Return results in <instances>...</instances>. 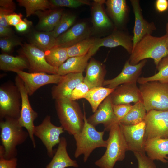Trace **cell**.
Here are the masks:
<instances>
[{"instance_id":"obj_3","label":"cell","mask_w":168,"mask_h":168,"mask_svg":"<svg viewBox=\"0 0 168 168\" xmlns=\"http://www.w3.org/2000/svg\"><path fill=\"white\" fill-rule=\"evenodd\" d=\"M83 108L84 122L83 128L79 133L73 136L76 145L74 156L75 158H77L83 155V161L86 162L94 149L100 147L106 148L107 141L103 139L105 131H97L95 127L88 122L84 103Z\"/></svg>"},{"instance_id":"obj_24","label":"cell","mask_w":168,"mask_h":168,"mask_svg":"<svg viewBox=\"0 0 168 168\" xmlns=\"http://www.w3.org/2000/svg\"><path fill=\"white\" fill-rule=\"evenodd\" d=\"M63 13L62 9L56 8L35 12V14L39 18L37 29L41 31H52L58 23Z\"/></svg>"},{"instance_id":"obj_19","label":"cell","mask_w":168,"mask_h":168,"mask_svg":"<svg viewBox=\"0 0 168 168\" xmlns=\"http://www.w3.org/2000/svg\"><path fill=\"white\" fill-rule=\"evenodd\" d=\"M91 31L84 22L77 24L56 38V46L71 47L89 38Z\"/></svg>"},{"instance_id":"obj_34","label":"cell","mask_w":168,"mask_h":168,"mask_svg":"<svg viewBox=\"0 0 168 168\" xmlns=\"http://www.w3.org/2000/svg\"><path fill=\"white\" fill-rule=\"evenodd\" d=\"M19 5L25 7L26 17L39 11H44L52 8L49 1L47 0H18Z\"/></svg>"},{"instance_id":"obj_28","label":"cell","mask_w":168,"mask_h":168,"mask_svg":"<svg viewBox=\"0 0 168 168\" xmlns=\"http://www.w3.org/2000/svg\"><path fill=\"white\" fill-rule=\"evenodd\" d=\"M30 44L44 52L56 46V38L50 32L36 31L30 37Z\"/></svg>"},{"instance_id":"obj_45","label":"cell","mask_w":168,"mask_h":168,"mask_svg":"<svg viewBox=\"0 0 168 168\" xmlns=\"http://www.w3.org/2000/svg\"><path fill=\"white\" fill-rule=\"evenodd\" d=\"M32 24V22L25 19L22 21L15 27L16 29L18 32H23L26 31L30 25Z\"/></svg>"},{"instance_id":"obj_46","label":"cell","mask_w":168,"mask_h":168,"mask_svg":"<svg viewBox=\"0 0 168 168\" xmlns=\"http://www.w3.org/2000/svg\"><path fill=\"white\" fill-rule=\"evenodd\" d=\"M156 7L159 12H162L166 11L168 8L167 0H157L155 3Z\"/></svg>"},{"instance_id":"obj_20","label":"cell","mask_w":168,"mask_h":168,"mask_svg":"<svg viewBox=\"0 0 168 168\" xmlns=\"http://www.w3.org/2000/svg\"><path fill=\"white\" fill-rule=\"evenodd\" d=\"M84 79L82 72L70 73L64 75L61 81L52 88L53 98L55 100L70 99L72 91L79 84L83 82Z\"/></svg>"},{"instance_id":"obj_30","label":"cell","mask_w":168,"mask_h":168,"mask_svg":"<svg viewBox=\"0 0 168 168\" xmlns=\"http://www.w3.org/2000/svg\"><path fill=\"white\" fill-rule=\"evenodd\" d=\"M105 3L110 16L117 24L124 21L127 10L126 2L125 0H108Z\"/></svg>"},{"instance_id":"obj_49","label":"cell","mask_w":168,"mask_h":168,"mask_svg":"<svg viewBox=\"0 0 168 168\" xmlns=\"http://www.w3.org/2000/svg\"><path fill=\"white\" fill-rule=\"evenodd\" d=\"M166 32L167 34H168V22L166 26Z\"/></svg>"},{"instance_id":"obj_33","label":"cell","mask_w":168,"mask_h":168,"mask_svg":"<svg viewBox=\"0 0 168 168\" xmlns=\"http://www.w3.org/2000/svg\"><path fill=\"white\" fill-rule=\"evenodd\" d=\"M46 60L51 65L58 68L69 58L66 48L55 46L45 52Z\"/></svg>"},{"instance_id":"obj_50","label":"cell","mask_w":168,"mask_h":168,"mask_svg":"<svg viewBox=\"0 0 168 168\" xmlns=\"http://www.w3.org/2000/svg\"><path fill=\"white\" fill-rule=\"evenodd\" d=\"M166 46L167 49L168 50V36L167 38V40H166Z\"/></svg>"},{"instance_id":"obj_22","label":"cell","mask_w":168,"mask_h":168,"mask_svg":"<svg viewBox=\"0 0 168 168\" xmlns=\"http://www.w3.org/2000/svg\"><path fill=\"white\" fill-rule=\"evenodd\" d=\"M106 71L104 66L99 61L91 59L86 68L83 82L89 88L103 86Z\"/></svg>"},{"instance_id":"obj_43","label":"cell","mask_w":168,"mask_h":168,"mask_svg":"<svg viewBox=\"0 0 168 168\" xmlns=\"http://www.w3.org/2000/svg\"><path fill=\"white\" fill-rule=\"evenodd\" d=\"M14 12L9 9L2 7H0V26L5 27H9L7 20V16Z\"/></svg>"},{"instance_id":"obj_16","label":"cell","mask_w":168,"mask_h":168,"mask_svg":"<svg viewBox=\"0 0 168 168\" xmlns=\"http://www.w3.org/2000/svg\"><path fill=\"white\" fill-rule=\"evenodd\" d=\"M87 120L89 123L94 127L102 124L105 127V130L109 131L113 125L119 123L114 113L113 104L110 95L104 100L94 114Z\"/></svg>"},{"instance_id":"obj_21","label":"cell","mask_w":168,"mask_h":168,"mask_svg":"<svg viewBox=\"0 0 168 168\" xmlns=\"http://www.w3.org/2000/svg\"><path fill=\"white\" fill-rule=\"evenodd\" d=\"M144 150L147 156L154 161L168 162V138H155L145 140Z\"/></svg>"},{"instance_id":"obj_1","label":"cell","mask_w":168,"mask_h":168,"mask_svg":"<svg viewBox=\"0 0 168 168\" xmlns=\"http://www.w3.org/2000/svg\"><path fill=\"white\" fill-rule=\"evenodd\" d=\"M168 36L167 34L160 37L145 36L133 49L129 59L130 64L136 65L150 58L154 60L156 66L162 58L168 55L166 44Z\"/></svg>"},{"instance_id":"obj_4","label":"cell","mask_w":168,"mask_h":168,"mask_svg":"<svg viewBox=\"0 0 168 168\" xmlns=\"http://www.w3.org/2000/svg\"><path fill=\"white\" fill-rule=\"evenodd\" d=\"M55 108L61 124L64 131L73 136L82 130L84 114L78 104L68 98L55 100Z\"/></svg>"},{"instance_id":"obj_23","label":"cell","mask_w":168,"mask_h":168,"mask_svg":"<svg viewBox=\"0 0 168 168\" xmlns=\"http://www.w3.org/2000/svg\"><path fill=\"white\" fill-rule=\"evenodd\" d=\"M56 152L46 168H77L79 165L77 161L72 159L68 155L67 149V142L63 137L61 138Z\"/></svg>"},{"instance_id":"obj_37","label":"cell","mask_w":168,"mask_h":168,"mask_svg":"<svg viewBox=\"0 0 168 168\" xmlns=\"http://www.w3.org/2000/svg\"><path fill=\"white\" fill-rule=\"evenodd\" d=\"M49 1L53 8L60 7L76 8L83 5L91 4L89 1L83 0H51Z\"/></svg>"},{"instance_id":"obj_35","label":"cell","mask_w":168,"mask_h":168,"mask_svg":"<svg viewBox=\"0 0 168 168\" xmlns=\"http://www.w3.org/2000/svg\"><path fill=\"white\" fill-rule=\"evenodd\" d=\"M95 40V38H88L66 48L69 57H80L86 54L93 45Z\"/></svg>"},{"instance_id":"obj_7","label":"cell","mask_w":168,"mask_h":168,"mask_svg":"<svg viewBox=\"0 0 168 168\" xmlns=\"http://www.w3.org/2000/svg\"><path fill=\"white\" fill-rule=\"evenodd\" d=\"M21 100L20 92L16 86L4 84L0 88V119L9 117L18 119Z\"/></svg>"},{"instance_id":"obj_26","label":"cell","mask_w":168,"mask_h":168,"mask_svg":"<svg viewBox=\"0 0 168 168\" xmlns=\"http://www.w3.org/2000/svg\"><path fill=\"white\" fill-rule=\"evenodd\" d=\"M30 65L26 58L23 55L13 56L6 54L0 55V69L4 71L15 72L29 69Z\"/></svg>"},{"instance_id":"obj_14","label":"cell","mask_w":168,"mask_h":168,"mask_svg":"<svg viewBox=\"0 0 168 168\" xmlns=\"http://www.w3.org/2000/svg\"><path fill=\"white\" fill-rule=\"evenodd\" d=\"M146 62V59H145L137 64L132 65L130 63L129 60H128L121 72L114 78L105 80L103 86L107 88L115 89L122 84L137 83Z\"/></svg>"},{"instance_id":"obj_25","label":"cell","mask_w":168,"mask_h":168,"mask_svg":"<svg viewBox=\"0 0 168 168\" xmlns=\"http://www.w3.org/2000/svg\"><path fill=\"white\" fill-rule=\"evenodd\" d=\"M91 57L88 53L83 56L69 58L58 68L57 74L64 76L70 73L83 72Z\"/></svg>"},{"instance_id":"obj_47","label":"cell","mask_w":168,"mask_h":168,"mask_svg":"<svg viewBox=\"0 0 168 168\" xmlns=\"http://www.w3.org/2000/svg\"><path fill=\"white\" fill-rule=\"evenodd\" d=\"M0 7L13 11L16 9V5L12 0H0Z\"/></svg>"},{"instance_id":"obj_15","label":"cell","mask_w":168,"mask_h":168,"mask_svg":"<svg viewBox=\"0 0 168 168\" xmlns=\"http://www.w3.org/2000/svg\"><path fill=\"white\" fill-rule=\"evenodd\" d=\"M118 46H122L131 54L133 49L132 38L124 32L115 31L103 38H95L94 43L88 53L91 56L101 47L113 48Z\"/></svg>"},{"instance_id":"obj_36","label":"cell","mask_w":168,"mask_h":168,"mask_svg":"<svg viewBox=\"0 0 168 168\" xmlns=\"http://www.w3.org/2000/svg\"><path fill=\"white\" fill-rule=\"evenodd\" d=\"M73 15L63 13L61 18L56 27L50 32L55 38L65 32L73 25L76 20Z\"/></svg>"},{"instance_id":"obj_38","label":"cell","mask_w":168,"mask_h":168,"mask_svg":"<svg viewBox=\"0 0 168 168\" xmlns=\"http://www.w3.org/2000/svg\"><path fill=\"white\" fill-rule=\"evenodd\" d=\"M133 153L138 161V168H157L154 161L147 156L145 152Z\"/></svg>"},{"instance_id":"obj_17","label":"cell","mask_w":168,"mask_h":168,"mask_svg":"<svg viewBox=\"0 0 168 168\" xmlns=\"http://www.w3.org/2000/svg\"><path fill=\"white\" fill-rule=\"evenodd\" d=\"M113 104H130L142 101V97L137 83L121 85L110 95Z\"/></svg>"},{"instance_id":"obj_41","label":"cell","mask_w":168,"mask_h":168,"mask_svg":"<svg viewBox=\"0 0 168 168\" xmlns=\"http://www.w3.org/2000/svg\"><path fill=\"white\" fill-rule=\"evenodd\" d=\"M132 105L130 104L113 105V110L117 120L119 122L130 110Z\"/></svg>"},{"instance_id":"obj_12","label":"cell","mask_w":168,"mask_h":168,"mask_svg":"<svg viewBox=\"0 0 168 168\" xmlns=\"http://www.w3.org/2000/svg\"><path fill=\"white\" fill-rule=\"evenodd\" d=\"M15 72L23 82L29 96L32 95L38 89L45 85L58 84L64 76L43 72H27L23 71Z\"/></svg>"},{"instance_id":"obj_18","label":"cell","mask_w":168,"mask_h":168,"mask_svg":"<svg viewBox=\"0 0 168 168\" xmlns=\"http://www.w3.org/2000/svg\"><path fill=\"white\" fill-rule=\"evenodd\" d=\"M130 1L135 16L133 36L132 38L133 49L144 37L151 35L153 31L156 29V27L153 23H149L143 18L139 1L138 0Z\"/></svg>"},{"instance_id":"obj_44","label":"cell","mask_w":168,"mask_h":168,"mask_svg":"<svg viewBox=\"0 0 168 168\" xmlns=\"http://www.w3.org/2000/svg\"><path fill=\"white\" fill-rule=\"evenodd\" d=\"M21 14L12 13L7 16V20L8 25L15 26L22 20Z\"/></svg>"},{"instance_id":"obj_8","label":"cell","mask_w":168,"mask_h":168,"mask_svg":"<svg viewBox=\"0 0 168 168\" xmlns=\"http://www.w3.org/2000/svg\"><path fill=\"white\" fill-rule=\"evenodd\" d=\"M15 84L20 93L21 106L20 116L18 119L20 125L27 131L33 147H36L34 134L35 125L34 122L38 116V113L32 108L28 98V94L23 82L17 75L15 79Z\"/></svg>"},{"instance_id":"obj_6","label":"cell","mask_w":168,"mask_h":168,"mask_svg":"<svg viewBox=\"0 0 168 168\" xmlns=\"http://www.w3.org/2000/svg\"><path fill=\"white\" fill-rule=\"evenodd\" d=\"M147 112L152 110H168V84L152 81L139 87Z\"/></svg>"},{"instance_id":"obj_13","label":"cell","mask_w":168,"mask_h":168,"mask_svg":"<svg viewBox=\"0 0 168 168\" xmlns=\"http://www.w3.org/2000/svg\"><path fill=\"white\" fill-rule=\"evenodd\" d=\"M128 151L145 152L144 150L146 125L144 121L136 124L124 125L119 123Z\"/></svg>"},{"instance_id":"obj_5","label":"cell","mask_w":168,"mask_h":168,"mask_svg":"<svg viewBox=\"0 0 168 168\" xmlns=\"http://www.w3.org/2000/svg\"><path fill=\"white\" fill-rule=\"evenodd\" d=\"M105 153L95 164L100 168H114L117 161L123 160L127 146L121 131L119 122L110 128Z\"/></svg>"},{"instance_id":"obj_31","label":"cell","mask_w":168,"mask_h":168,"mask_svg":"<svg viewBox=\"0 0 168 168\" xmlns=\"http://www.w3.org/2000/svg\"><path fill=\"white\" fill-rule=\"evenodd\" d=\"M147 113L142 102H138L132 106L130 110L119 123L124 125L137 124L144 121Z\"/></svg>"},{"instance_id":"obj_29","label":"cell","mask_w":168,"mask_h":168,"mask_svg":"<svg viewBox=\"0 0 168 168\" xmlns=\"http://www.w3.org/2000/svg\"><path fill=\"white\" fill-rule=\"evenodd\" d=\"M114 89L103 86L94 87L89 90L84 98L89 102L92 111L94 113L102 102Z\"/></svg>"},{"instance_id":"obj_32","label":"cell","mask_w":168,"mask_h":168,"mask_svg":"<svg viewBox=\"0 0 168 168\" xmlns=\"http://www.w3.org/2000/svg\"><path fill=\"white\" fill-rule=\"evenodd\" d=\"M158 72L148 77H139L137 81L140 84L152 81H158L168 84V55L162 58L156 66Z\"/></svg>"},{"instance_id":"obj_48","label":"cell","mask_w":168,"mask_h":168,"mask_svg":"<svg viewBox=\"0 0 168 168\" xmlns=\"http://www.w3.org/2000/svg\"><path fill=\"white\" fill-rule=\"evenodd\" d=\"M12 34V29L10 27L0 26V36L1 38L11 36Z\"/></svg>"},{"instance_id":"obj_9","label":"cell","mask_w":168,"mask_h":168,"mask_svg":"<svg viewBox=\"0 0 168 168\" xmlns=\"http://www.w3.org/2000/svg\"><path fill=\"white\" fill-rule=\"evenodd\" d=\"M64 131L61 126L54 125L51 121L50 116L47 115L40 124L35 126L34 134L44 145L48 156L52 158L54 155L53 148L59 143L60 135Z\"/></svg>"},{"instance_id":"obj_42","label":"cell","mask_w":168,"mask_h":168,"mask_svg":"<svg viewBox=\"0 0 168 168\" xmlns=\"http://www.w3.org/2000/svg\"><path fill=\"white\" fill-rule=\"evenodd\" d=\"M17 162L16 157L6 159L3 154H0V168H17Z\"/></svg>"},{"instance_id":"obj_27","label":"cell","mask_w":168,"mask_h":168,"mask_svg":"<svg viewBox=\"0 0 168 168\" xmlns=\"http://www.w3.org/2000/svg\"><path fill=\"white\" fill-rule=\"evenodd\" d=\"M105 1L94 0L92 4L91 16L94 27L97 29L109 28L112 23L105 12L103 5Z\"/></svg>"},{"instance_id":"obj_39","label":"cell","mask_w":168,"mask_h":168,"mask_svg":"<svg viewBox=\"0 0 168 168\" xmlns=\"http://www.w3.org/2000/svg\"><path fill=\"white\" fill-rule=\"evenodd\" d=\"M21 45L20 41L11 36L1 38L0 39V47L5 52H10L15 47Z\"/></svg>"},{"instance_id":"obj_10","label":"cell","mask_w":168,"mask_h":168,"mask_svg":"<svg viewBox=\"0 0 168 168\" xmlns=\"http://www.w3.org/2000/svg\"><path fill=\"white\" fill-rule=\"evenodd\" d=\"M144 121L145 140L155 138H168V110H151L147 112Z\"/></svg>"},{"instance_id":"obj_40","label":"cell","mask_w":168,"mask_h":168,"mask_svg":"<svg viewBox=\"0 0 168 168\" xmlns=\"http://www.w3.org/2000/svg\"><path fill=\"white\" fill-rule=\"evenodd\" d=\"M90 89L83 82L79 84L72 91L70 99L75 101L84 98Z\"/></svg>"},{"instance_id":"obj_2","label":"cell","mask_w":168,"mask_h":168,"mask_svg":"<svg viewBox=\"0 0 168 168\" xmlns=\"http://www.w3.org/2000/svg\"><path fill=\"white\" fill-rule=\"evenodd\" d=\"M0 137L5 150L4 157L10 159L17 155L16 147L23 143L29 136L19 124L18 119L7 117L0 120Z\"/></svg>"},{"instance_id":"obj_11","label":"cell","mask_w":168,"mask_h":168,"mask_svg":"<svg viewBox=\"0 0 168 168\" xmlns=\"http://www.w3.org/2000/svg\"><path fill=\"white\" fill-rule=\"evenodd\" d=\"M22 55L27 59L30 72H43L49 74H57L58 68L50 65L47 62L45 52L30 44L22 46Z\"/></svg>"}]
</instances>
